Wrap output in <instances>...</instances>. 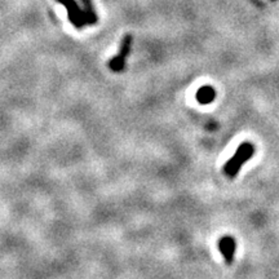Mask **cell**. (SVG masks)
<instances>
[{
  "instance_id": "6da1fadb",
  "label": "cell",
  "mask_w": 279,
  "mask_h": 279,
  "mask_svg": "<svg viewBox=\"0 0 279 279\" xmlns=\"http://www.w3.org/2000/svg\"><path fill=\"white\" fill-rule=\"evenodd\" d=\"M255 154V146L252 142H242L239 145V148L237 149V151L234 153V155L229 159L224 166V172L225 175L230 179H234L239 171H241L242 166L246 162H248L251 158L254 157Z\"/></svg>"
},
{
  "instance_id": "7a4b0ae2",
  "label": "cell",
  "mask_w": 279,
  "mask_h": 279,
  "mask_svg": "<svg viewBox=\"0 0 279 279\" xmlns=\"http://www.w3.org/2000/svg\"><path fill=\"white\" fill-rule=\"evenodd\" d=\"M57 1L66 6L69 21H70L77 29H83L84 26L91 25L90 17H88L87 12L81 9V6L78 5V3L75 0H57Z\"/></svg>"
},
{
  "instance_id": "3957f363",
  "label": "cell",
  "mask_w": 279,
  "mask_h": 279,
  "mask_svg": "<svg viewBox=\"0 0 279 279\" xmlns=\"http://www.w3.org/2000/svg\"><path fill=\"white\" fill-rule=\"evenodd\" d=\"M132 40H133V39H132L131 34H127V35L123 36L119 53L109 61L110 70L114 71V73H120V71L124 70L125 61H127V57H128L129 52H131Z\"/></svg>"
},
{
  "instance_id": "277c9868",
  "label": "cell",
  "mask_w": 279,
  "mask_h": 279,
  "mask_svg": "<svg viewBox=\"0 0 279 279\" xmlns=\"http://www.w3.org/2000/svg\"><path fill=\"white\" fill-rule=\"evenodd\" d=\"M235 250H237V243H235V239L231 235H224V237L220 238V241H218V251L221 252V255L224 256L225 263L228 264V265L233 264Z\"/></svg>"
},
{
  "instance_id": "5b68a950",
  "label": "cell",
  "mask_w": 279,
  "mask_h": 279,
  "mask_svg": "<svg viewBox=\"0 0 279 279\" xmlns=\"http://www.w3.org/2000/svg\"><path fill=\"white\" fill-rule=\"evenodd\" d=\"M196 101H198L200 105H208V103L213 102L216 98V91L215 88L211 87V86H204V87H200L196 91Z\"/></svg>"
},
{
  "instance_id": "8992f818",
  "label": "cell",
  "mask_w": 279,
  "mask_h": 279,
  "mask_svg": "<svg viewBox=\"0 0 279 279\" xmlns=\"http://www.w3.org/2000/svg\"><path fill=\"white\" fill-rule=\"evenodd\" d=\"M81 1L84 6V10L87 12L88 17H90L91 25H94V23H97V16H96V13H94V8H93L92 1H91V0H81Z\"/></svg>"
}]
</instances>
